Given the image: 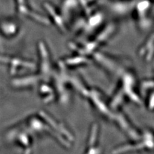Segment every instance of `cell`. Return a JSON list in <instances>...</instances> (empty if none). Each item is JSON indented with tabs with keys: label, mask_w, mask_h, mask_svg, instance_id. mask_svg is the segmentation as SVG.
Listing matches in <instances>:
<instances>
[{
	"label": "cell",
	"mask_w": 154,
	"mask_h": 154,
	"mask_svg": "<svg viewBox=\"0 0 154 154\" xmlns=\"http://www.w3.org/2000/svg\"><path fill=\"white\" fill-rule=\"evenodd\" d=\"M18 25L14 20L6 19L0 23V30L6 35H14L18 29Z\"/></svg>",
	"instance_id": "1"
},
{
	"label": "cell",
	"mask_w": 154,
	"mask_h": 154,
	"mask_svg": "<svg viewBox=\"0 0 154 154\" xmlns=\"http://www.w3.org/2000/svg\"><path fill=\"white\" fill-rule=\"evenodd\" d=\"M16 3L17 11L21 16L30 17L31 14L33 12L28 7L27 0H15Z\"/></svg>",
	"instance_id": "2"
}]
</instances>
